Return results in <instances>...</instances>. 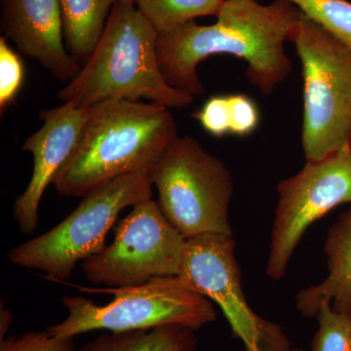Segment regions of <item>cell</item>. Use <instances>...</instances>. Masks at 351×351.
Segmentation results:
<instances>
[{"label":"cell","instance_id":"cell-1","mask_svg":"<svg viewBox=\"0 0 351 351\" xmlns=\"http://www.w3.org/2000/svg\"><path fill=\"white\" fill-rule=\"evenodd\" d=\"M302 14L289 0L267 5L258 0H225L216 24L199 25L191 21L158 34L159 69L171 87L195 96L204 92L198 64L212 55H234L248 64L251 84L270 95L292 69L284 43Z\"/></svg>","mask_w":351,"mask_h":351},{"label":"cell","instance_id":"cell-2","mask_svg":"<svg viewBox=\"0 0 351 351\" xmlns=\"http://www.w3.org/2000/svg\"><path fill=\"white\" fill-rule=\"evenodd\" d=\"M178 137L170 108L110 99L89 108L73 156L53 186L58 195L83 197L101 184L152 164Z\"/></svg>","mask_w":351,"mask_h":351},{"label":"cell","instance_id":"cell-3","mask_svg":"<svg viewBox=\"0 0 351 351\" xmlns=\"http://www.w3.org/2000/svg\"><path fill=\"white\" fill-rule=\"evenodd\" d=\"M158 32L136 3L115 2L103 36L86 63L59 92L60 100L89 108L110 99L188 108L195 96L171 87L159 69Z\"/></svg>","mask_w":351,"mask_h":351},{"label":"cell","instance_id":"cell-4","mask_svg":"<svg viewBox=\"0 0 351 351\" xmlns=\"http://www.w3.org/2000/svg\"><path fill=\"white\" fill-rule=\"evenodd\" d=\"M288 40L304 75L302 151L322 160L351 147V49L304 14Z\"/></svg>","mask_w":351,"mask_h":351},{"label":"cell","instance_id":"cell-5","mask_svg":"<svg viewBox=\"0 0 351 351\" xmlns=\"http://www.w3.org/2000/svg\"><path fill=\"white\" fill-rule=\"evenodd\" d=\"M152 186L149 170L101 184L83 196L80 205L61 223L16 245L7 257L13 265L39 270L53 280H68L78 263L106 246V237L122 210L152 199Z\"/></svg>","mask_w":351,"mask_h":351},{"label":"cell","instance_id":"cell-6","mask_svg":"<svg viewBox=\"0 0 351 351\" xmlns=\"http://www.w3.org/2000/svg\"><path fill=\"white\" fill-rule=\"evenodd\" d=\"M156 202L184 239L232 235L228 221L232 176L226 164L191 137H176L149 170Z\"/></svg>","mask_w":351,"mask_h":351},{"label":"cell","instance_id":"cell-7","mask_svg":"<svg viewBox=\"0 0 351 351\" xmlns=\"http://www.w3.org/2000/svg\"><path fill=\"white\" fill-rule=\"evenodd\" d=\"M110 292L114 299L104 306L80 295L64 297L62 304L68 316L47 331L58 338L71 339L101 330L141 331L173 325L198 331L217 319L213 302L184 287L177 276L158 277Z\"/></svg>","mask_w":351,"mask_h":351},{"label":"cell","instance_id":"cell-8","mask_svg":"<svg viewBox=\"0 0 351 351\" xmlns=\"http://www.w3.org/2000/svg\"><path fill=\"white\" fill-rule=\"evenodd\" d=\"M177 278L221 309L245 351L291 350L282 328L261 317L249 306L232 235L206 233L186 239Z\"/></svg>","mask_w":351,"mask_h":351},{"label":"cell","instance_id":"cell-9","mask_svg":"<svg viewBox=\"0 0 351 351\" xmlns=\"http://www.w3.org/2000/svg\"><path fill=\"white\" fill-rule=\"evenodd\" d=\"M186 239L165 218L156 201H144L117 226L114 239L80 267L87 280L112 288L142 285L177 276Z\"/></svg>","mask_w":351,"mask_h":351},{"label":"cell","instance_id":"cell-10","mask_svg":"<svg viewBox=\"0 0 351 351\" xmlns=\"http://www.w3.org/2000/svg\"><path fill=\"white\" fill-rule=\"evenodd\" d=\"M278 200L267 274L280 280L307 228L339 205H351V147L318 161L277 186Z\"/></svg>","mask_w":351,"mask_h":351},{"label":"cell","instance_id":"cell-11","mask_svg":"<svg viewBox=\"0 0 351 351\" xmlns=\"http://www.w3.org/2000/svg\"><path fill=\"white\" fill-rule=\"evenodd\" d=\"M88 112L89 108H76L71 103L41 110L43 125L25 141L22 149L32 154L34 169L31 181L13 208V218L24 234L36 232L44 193L73 156Z\"/></svg>","mask_w":351,"mask_h":351},{"label":"cell","instance_id":"cell-12","mask_svg":"<svg viewBox=\"0 0 351 351\" xmlns=\"http://www.w3.org/2000/svg\"><path fill=\"white\" fill-rule=\"evenodd\" d=\"M2 25L18 49L38 60L57 80L71 82L80 71L64 45L59 0H1Z\"/></svg>","mask_w":351,"mask_h":351},{"label":"cell","instance_id":"cell-13","mask_svg":"<svg viewBox=\"0 0 351 351\" xmlns=\"http://www.w3.org/2000/svg\"><path fill=\"white\" fill-rule=\"evenodd\" d=\"M327 278L319 285L302 289L295 302L302 316H317L321 304L332 302L338 313L351 314V205L332 225L325 240Z\"/></svg>","mask_w":351,"mask_h":351},{"label":"cell","instance_id":"cell-14","mask_svg":"<svg viewBox=\"0 0 351 351\" xmlns=\"http://www.w3.org/2000/svg\"><path fill=\"white\" fill-rule=\"evenodd\" d=\"M64 36L76 62L89 58L105 31L114 0H59Z\"/></svg>","mask_w":351,"mask_h":351},{"label":"cell","instance_id":"cell-15","mask_svg":"<svg viewBox=\"0 0 351 351\" xmlns=\"http://www.w3.org/2000/svg\"><path fill=\"white\" fill-rule=\"evenodd\" d=\"M195 332L178 325L141 331L110 332L75 351H196L198 339Z\"/></svg>","mask_w":351,"mask_h":351},{"label":"cell","instance_id":"cell-16","mask_svg":"<svg viewBox=\"0 0 351 351\" xmlns=\"http://www.w3.org/2000/svg\"><path fill=\"white\" fill-rule=\"evenodd\" d=\"M225 0H137L136 6L158 34L204 16H217Z\"/></svg>","mask_w":351,"mask_h":351},{"label":"cell","instance_id":"cell-17","mask_svg":"<svg viewBox=\"0 0 351 351\" xmlns=\"http://www.w3.org/2000/svg\"><path fill=\"white\" fill-rule=\"evenodd\" d=\"M304 15L351 49V3L346 0H289Z\"/></svg>","mask_w":351,"mask_h":351},{"label":"cell","instance_id":"cell-18","mask_svg":"<svg viewBox=\"0 0 351 351\" xmlns=\"http://www.w3.org/2000/svg\"><path fill=\"white\" fill-rule=\"evenodd\" d=\"M319 328L311 351H351V314L334 311L331 302L321 304L316 316Z\"/></svg>","mask_w":351,"mask_h":351},{"label":"cell","instance_id":"cell-19","mask_svg":"<svg viewBox=\"0 0 351 351\" xmlns=\"http://www.w3.org/2000/svg\"><path fill=\"white\" fill-rule=\"evenodd\" d=\"M73 339L58 338L45 331H31L0 341V351H75Z\"/></svg>","mask_w":351,"mask_h":351},{"label":"cell","instance_id":"cell-20","mask_svg":"<svg viewBox=\"0 0 351 351\" xmlns=\"http://www.w3.org/2000/svg\"><path fill=\"white\" fill-rule=\"evenodd\" d=\"M24 78V69L19 56L0 38V108L1 112L15 99Z\"/></svg>","mask_w":351,"mask_h":351},{"label":"cell","instance_id":"cell-21","mask_svg":"<svg viewBox=\"0 0 351 351\" xmlns=\"http://www.w3.org/2000/svg\"><path fill=\"white\" fill-rule=\"evenodd\" d=\"M230 105V133L245 137L257 129L260 114L255 101L243 94L228 96Z\"/></svg>","mask_w":351,"mask_h":351},{"label":"cell","instance_id":"cell-22","mask_svg":"<svg viewBox=\"0 0 351 351\" xmlns=\"http://www.w3.org/2000/svg\"><path fill=\"white\" fill-rule=\"evenodd\" d=\"M203 128L215 136L221 138L230 133V105L228 96H215L207 100L202 108L196 113Z\"/></svg>","mask_w":351,"mask_h":351},{"label":"cell","instance_id":"cell-23","mask_svg":"<svg viewBox=\"0 0 351 351\" xmlns=\"http://www.w3.org/2000/svg\"><path fill=\"white\" fill-rule=\"evenodd\" d=\"M11 324H12V313H11L10 309L1 306V311H0V341L6 338L7 332L10 329Z\"/></svg>","mask_w":351,"mask_h":351},{"label":"cell","instance_id":"cell-24","mask_svg":"<svg viewBox=\"0 0 351 351\" xmlns=\"http://www.w3.org/2000/svg\"><path fill=\"white\" fill-rule=\"evenodd\" d=\"M115 2H132V3H136L137 0H114Z\"/></svg>","mask_w":351,"mask_h":351},{"label":"cell","instance_id":"cell-25","mask_svg":"<svg viewBox=\"0 0 351 351\" xmlns=\"http://www.w3.org/2000/svg\"><path fill=\"white\" fill-rule=\"evenodd\" d=\"M290 351H304V350H290Z\"/></svg>","mask_w":351,"mask_h":351}]
</instances>
